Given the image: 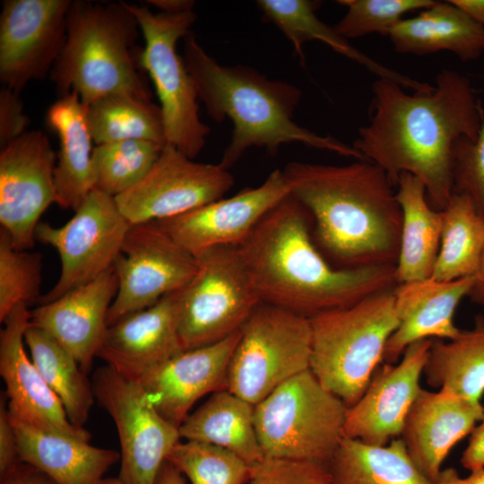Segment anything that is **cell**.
Listing matches in <instances>:
<instances>
[{"label": "cell", "mask_w": 484, "mask_h": 484, "mask_svg": "<svg viewBox=\"0 0 484 484\" xmlns=\"http://www.w3.org/2000/svg\"><path fill=\"white\" fill-rule=\"evenodd\" d=\"M474 283V277H464L449 281L429 278L397 284L394 307L399 324L385 345V362L395 364L415 341L457 337L462 330L454 324V315L462 299L470 296Z\"/></svg>", "instance_id": "24"}, {"label": "cell", "mask_w": 484, "mask_h": 484, "mask_svg": "<svg viewBox=\"0 0 484 484\" xmlns=\"http://www.w3.org/2000/svg\"><path fill=\"white\" fill-rule=\"evenodd\" d=\"M99 484H124L119 478H103Z\"/></svg>", "instance_id": "51"}, {"label": "cell", "mask_w": 484, "mask_h": 484, "mask_svg": "<svg viewBox=\"0 0 484 484\" xmlns=\"http://www.w3.org/2000/svg\"><path fill=\"white\" fill-rule=\"evenodd\" d=\"M347 406L304 371L255 405L254 421L264 457L327 467L344 437Z\"/></svg>", "instance_id": "7"}, {"label": "cell", "mask_w": 484, "mask_h": 484, "mask_svg": "<svg viewBox=\"0 0 484 484\" xmlns=\"http://www.w3.org/2000/svg\"><path fill=\"white\" fill-rule=\"evenodd\" d=\"M372 94L368 123L352 146L394 186L402 173L419 178L430 206L443 211L454 194V145L462 137L474 139L484 119L470 80L443 69L432 91L409 94L378 78Z\"/></svg>", "instance_id": "1"}, {"label": "cell", "mask_w": 484, "mask_h": 484, "mask_svg": "<svg viewBox=\"0 0 484 484\" xmlns=\"http://www.w3.org/2000/svg\"><path fill=\"white\" fill-rule=\"evenodd\" d=\"M95 400L113 419L120 443L124 484H155L179 429L154 408L139 382L105 365L92 375Z\"/></svg>", "instance_id": "11"}, {"label": "cell", "mask_w": 484, "mask_h": 484, "mask_svg": "<svg viewBox=\"0 0 484 484\" xmlns=\"http://www.w3.org/2000/svg\"><path fill=\"white\" fill-rule=\"evenodd\" d=\"M454 194H466L484 215V119L474 139L454 145Z\"/></svg>", "instance_id": "40"}, {"label": "cell", "mask_w": 484, "mask_h": 484, "mask_svg": "<svg viewBox=\"0 0 484 484\" xmlns=\"http://www.w3.org/2000/svg\"><path fill=\"white\" fill-rule=\"evenodd\" d=\"M477 23L484 26V0H449Z\"/></svg>", "instance_id": "48"}, {"label": "cell", "mask_w": 484, "mask_h": 484, "mask_svg": "<svg viewBox=\"0 0 484 484\" xmlns=\"http://www.w3.org/2000/svg\"><path fill=\"white\" fill-rule=\"evenodd\" d=\"M167 461L192 484H246L250 475V465L234 453L197 441H179Z\"/></svg>", "instance_id": "37"}, {"label": "cell", "mask_w": 484, "mask_h": 484, "mask_svg": "<svg viewBox=\"0 0 484 484\" xmlns=\"http://www.w3.org/2000/svg\"><path fill=\"white\" fill-rule=\"evenodd\" d=\"M233 184L232 174L219 164L196 162L166 145L146 176L115 200L134 226L175 217L223 198Z\"/></svg>", "instance_id": "14"}, {"label": "cell", "mask_w": 484, "mask_h": 484, "mask_svg": "<svg viewBox=\"0 0 484 484\" xmlns=\"http://www.w3.org/2000/svg\"><path fill=\"white\" fill-rule=\"evenodd\" d=\"M183 60L210 117L217 122L228 118L233 125L219 163L221 168L229 170L252 147L275 154L282 144L291 143L366 160L353 146L293 120L301 99L295 85L269 79L248 66L219 64L192 33L185 38Z\"/></svg>", "instance_id": "4"}, {"label": "cell", "mask_w": 484, "mask_h": 484, "mask_svg": "<svg viewBox=\"0 0 484 484\" xmlns=\"http://www.w3.org/2000/svg\"><path fill=\"white\" fill-rule=\"evenodd\" d=\"M30 318L29 307L19 304L0 331V375L6 386L8 412L44 429L91 441L89 431L69 421L61 401L25 352Z\"/></svg>", "instance_id": "19"}, {"label": "cell", "mask_w": 484, "mask_h": 484, "mask_svg": "<svg viewBox=\"0 0 484 484\" xmlns=\"http://www.w3.org/2000/svg\"><path fill=\"white\" fill-rule=\"evenodd\" d=\"M29 123L19 92L3 86L0 90L1 148L26 133Z\"/></svg>", "instance_id": "42"}, {"label": "cell", "mask_w": 484, "mask_h": 484, "mask_svg": "<svg viewBox=\"0 0 484 484\" xmlns=\"http://www.w3.org/2000/svg\"><path fill=\"white\" fill-rule=\"evenodd\" d=\"M46 122L60 143L54 169L56 203L75 212L93 190V138L87 105L74 91L62 95L48 109Z\"/></svg>", "instance_id": "26"}, {"label": "cell", "mask_w": 484, "mask_h": 484, "mask_svg": "<svg viewBox=\"0 0 484 484\" xmlns=\"http://www.w3.org/2000/svg\"><path fill=\"white\" fill-rule=\"evenodd\" d=\"M9 418L20 460L40 469L58 484H99L107 471L120 460L116 450L96 447L90 441L44 429L10 413Z\"/></svg>", "instance_id": "25"}, {"label": "cell", "mask_w": 484, "mask_h": 484, "mask_svg": "<svg viewBox=\"0 0 484 484\" xmlns=\"http://www.w3.org/2000/svg\"><path fill=\"white\" fill-rule=\"evenodd\" d=\"M433 0H340L347 12L333 26L346 39L372 33L388 36L408 13L430 7Z\"/></svg>", "instance_id": "39"}, {"label": "cell", "mask_w": 484, "mask_h": 484, "mask_svg": "<svg viewBox=\"0 0 484 484\" xmlns=\"http://www.w3.org/2000/svg\"><path fill=\"white\" fill-rule=\"evenodd\" d=\"M117 287L113 266L97 279L30 310V324L53 336L87 375L105 338Z\"/></svg>", "instance_id": "22"}, {"label": "cell", "mask_w": 484, "mask_h": 484, "mask_svg": "<svg viewBox=\"0 0 484 484\" xmlns=\"http://www.w3.org/2000/svg\"><path fill=\"white\" fill-rule=\"evenodd\" d=\"M6 395L0 399V474L20 462L18 444L13 427L11 423Z\"/></svg>", "instance_id": "43"}, {"label": "cell", "mask_w": 484, "mask_h": 484, "mask_svg": "<svg viewBox=\"0 0 484 484\" xmlns=\"http://www.w3.org/2000/svg\"><path fill=\"white\" fill-rule=\"evenodd\" d=\"M24 341L32 362L61 401L69 421L84 428L95 400L91 380L75 358L46 331L29 324Z\"/></svg>", "instance_id": "33"}, {"label": "cell", "mask_w": 484, "mask_h": 484, "mask_svg": "<svg viewBox=\"0 0 484 484\" xmlns=\"http://www.w3.org/2000/svg\"><path fill=\"white\" fill-rule=\"evenodd\" d=\"M282 171L337 268L396 265L402 212L380 167L367 160L344 166L292 161Z\"/></svg>", "instance_id": "3"}, {"label": "cell", "mask_w": 484, "mask_h": 484, "mask_svg": "<svg viewBox=\"0 0 484 484\" xmlns=\"http://www.w3.org/2000/svg\"><path fill=\"white\" fill-rule=\"evenodd\" d=\"M433 484H484V468L471 471V474L462 478L458 471L448 467L441 470Z\"/></svg>", "instance_id": "46"}, {"label": "cell", "mask_w": 484, "mask_h": 484, "mask_svg": "<svg viewBox=\"0 0 484 484\" xmlns=\"http://www.w3.org/2000/svg\"><path fill=\"white\" fill-rule=\"evenodd\" d=\"M388 37L401 54L423 56L445 50L468 62L484 53V26L450 1H436L418 15L402 19Z\"/></svg>", "instance_id": "27"}, {"label": "cell", "mask_w": 484, "mask_h": 484, "mask_svg": "<svg viewBox=\"0 0 484 484\" xmlns=\"http://www.w3.org/2000/svg\"><path fill=\"white\" fill-rule=\"evenodd\" d=\"M395 287L309 318L310 371L347 408L365 393L399 324Z\"/></svg>", "instance_id": "6"}, {"label": "cell", "mask_w": 484, "mask_h": 484, "mask_svg": "<svg viewBox=\"0 0 484 484\" xmlns=\"http://www.w3.org/2000/svg\"><path fill=\"white\" fill-rule=\"evenodd\" d=\"M123 3L144 38L139 61L160 99L167 145L194 160L203 149L210 128L200 119L197 92L177 44L190 33L197 16L194 11L153 13L144 6Z\"/></svg>", "instance_id": "8"}, {"label": "cell", "mask_w": 484, "mask_h": 484, "mask_svg": "<svg viewBox=\"0 0 484 484\" xmlns=\"http://www.w3.org/2000/svg\"><path fill=\"white\" fill-rule=\"evenodd\" d=\"M290 194L281 169L256 187H247L180 215L152 221L194 255L219 246H238L263 217Z\"/></svg>", "instance_id": "17"}, {"label": "cell", "mask_w": 484, "mask_h": 484, "mask_svg": "<svg viewBox=\"0 0 484 484\" xmlns=\"http://www.w3.org/2000/svg\"><path fill=\"white\" fill-rule=\"evenodd\" d=\"M433 340L409 345L398 364L378 367L361 398L347 408L344 437L385 445L401 436L407 414L418 397Z\"/></svg>", "instance_id": "18"}, {"label": "cell", "mask_w": 484, "mask_h": 484, "mask_svg": "<svg viewBox=\"0 0 484 484\" xmlns=\"http://www.w3.org/2000/svg\"><path fill=\"white\" fill-rule=\"evenodd\" d=\"M70 0H6L0 15V81L20 92L50 73L66 40Z\"/></svg>", "instance_id": "16"}, {"label": "cell", "mask_w": 484, "mask_h": 484, "mask_svg": "<svg viewBox=\"0 0 484 484\" xmlns=\"http://www.w3.org/2000/svg\"><path fill=\"white\" fill-rule=\"evenodd\" d=\"M396 186L402 212L397 284L429 279L440 248L442 213L430 206L425 186L413 175L402 173Z\"/></svg>", "instance_id": "28"}, {"label": "cell", "mask_w": 484, "mask_h": 484, "mask_svg": "<svg viewBox=\"0 0 484 484\" xmlns=\"http://www.w3.org/2000/svg\"><path fill=\"white\" fill-rule=\"evenodd\" d=\"M131 227L115 197L95 189L65 225L54 227L39 222L36 239L53 246L61 262L60 276L55 286L40 297L39 305L60 298L112 268Z\"/></svg>", "instance_id": "12"}, {"label": "cell", "mask_w": 484, "mask_h": 484, "mask_svg": "<svg viewBox=\"0 0 484 484\" xmlns=\"http://www.w3.org/2000/svg\"><path fill=\"white\" fill-rule=\"evenodd\" d=\"M246 484H331V474L322 464L264 457L250 465Z\"/></svg>", "instance_id": "41"}, {"label": "cell", "mask_w": 484, "mask_h": 484, "mask_svg": "<svg viewBox=\"0 0 484 484\" xmlns=\"http://www.w3.org/2000/svg\"><path fill=\"white\" fill-rule=\"evenodd\" d=\"M0 484H58L46 472L25 462H18L0 474Z\"/></svg>", "instance_id": "44"}, {"label": "cell", "mask_w": 484, "mask_h": 484, "mask_svg": "<svg viewBox=\"0 0 484 484\" xmlns=\"http://www.w3.org/2000/svg\"><path fill=\"white\" fill-rule=\"evenodd\" d=\"M254 411L255 405L235 393L215 392L181 424L180 437L227 449L253 465L264 457Z\"/></svg>", "instance_id": "30"}, {"label": "cell", "mask_w": 484, "mask_h": 484, "mask_svg": "<svg viewBox=\"0 0 484 484\" xmlns=\"http://www.w3.org/2000/svg\"><path fill=\"white\" fill-rule=\"evenodd\" d=\"M480 424L471 432L468 445L464 449L461 463L470 471L484 468V404Z\"/></svg>", "instance_id": "45"}, {"label": "cell", "mask_w": 484, "mask_h": 484, "mask_svg": "<svg viewBox=\"0 0 484 484\" xmlns=\"http://www.w3.org/2000/svg\"><path fill=\"white\" fill-rule=\"evenodd\" d=\"M308 318L260 303L240 329L227 390L253 405L293 376L310 369Z\"/></svg>", "instance_id": "9"}, {"label": "cell", "mask_w": 484, "mask_h": 484, "mask_svg": "<svg viewBox=\"0 0 484 484\" xmlns=\"http://www.w3.org/2000/svg\"><path fill=\"white\" fill-rule=\"evenodd\" d=\"M483 406L454 393L421 389L404 421L401 438L419 471L434 481L451 449L471 434Z\"/></svg>", "instance_id": "23"}, {"label": "cell", "mask_w": 484, "mask_h": 484, "mask_svg": "<svg viewBox=\"0 0 484 484\" xmlns=\"http://www.w3.org/2000/svg\"><path fill=\"white\" fill-rule=\"evenodd\" d=\"M240 331L201 348L184 350L137 382L157 411L179 428L204 395L227 390L228 368Z\"/></svg>", "instance_id": "20"}, {"label": "cell", "mask_w": 484, "mask_h": 484, "mask_svg": "<svg viewBox=\"0 0 484 484\" xmlns=\"http://www.w3.org/2000/svg\"><path fill=\"white\" fill-rule=\"evenodd\" d=\"M197 266L195 255L152 222L132 226L114 264L118 287L108 326L183 290Z\"/></svg>", "instance_id": "13"}, {"label": "cell", "mask_w": 484, "mask_h": 484, "mask_svg": "<svg viewBox=\"0 0 484 484\" xmlns=\"http://www.w3.org/2000/svg\"><path fill=\"white\" fill-rule=\"evenodd\" d=\"M423 374L427 384L462 398L480 402L484 393V318L454 339L433 340Z\"/></svg>", "instance_id": "32"}, {"label": "cell", "mask_w": 484, "mask_h": 484, "mask_svg": "<svg viewBox=\"0 0 484 484\" xmlns=\"http://www.w3.org/2000/svg\"><path fill=\"white\" fill-rule=\"evenodd\" d=\"M65 47L50 77L59 94L76 92L90 105L110 94L151 99L132 51L138 22L122 1H72Z\"/></svg>", "instance_id": "5"}, {"label": "cell", "mask_w": 484, "mask_h": 484, "mask_svg": "<svg viewBox=\"0 0 484 484\" xmlns=\"http://www.w3.org/2000/svg\"><path fill=\"white\" fill-rule=\"evenodd\" d=\"M155 484H186V481L181 471L166 460L158 473Z\"/></svg>", "instance_id": "49"}, {"label": "cell", "mask_w": 484, "mask_h": 484, "mask_svg": "<svg viewBox=\"0 0 484 484\" xmlns=\"http://www.w3.org/2000/svg\"><path fill=\"white\" fill-rule=\"evenodd\" d=\"M441 213L440 248L431 278L449 281L474 277L484 250V215L462 194H454Z\"/></svg>", "instance_id": "34"}, {"label": "cell", "mask_w": 484, "mask_h": 484, "mask_svg": "<svg viewBox=\"0 0 484 484\" xmlns=\"http://www.w3.org/2000/svg\"><path fill=\"white\" fill-rule=\"evenodd\" d=\"M165 146L144 140L96 145L92 151L93 189L113 197L123 194L146 176Z\"/></svg>", "instance_id": "36"}, {"label": "cell", "mask_w": 484, "mask_h": 484, "mask_svg": "<svg viewBox=\"0 0 484 484\" xmlns=\"http://www.w3.org/2000/svg\"><path fill=\"white\" fill-rule=\"evenodd\" d=\"M474 278L475 283L470 296H471L476 302L484 305V250L479 270Z\"/></svg>", "instance_id": "50"}, {"label": "cell", "mask_w": 484, "mask_h": 484, "mask_svg": "<svg viewBox=\"0 0 484 484\" xmlns=\"http://www.w3.org/2000/svg\"><path fill=\"white\" fill-rule=\"evenodd\" d=\"M327 469L331 484H433L416 467L401 437L385 445L343 437Z\"/></svg>", "instance_id": "31"}, {"label": "cell", "mask_w": 484, "mask_h": 484, "mask_svg": "<svg viewBox=\"0 0 484 484\" xmlns=\"http://www.w3.org/2000/svg\"><path fill=\"white\" fill-rule=\"evenodd\" d=\"M56 155L48 136L27 131L1 148L0 223L16 249L33 247L39 219L56 202Z\"/></svg>", "instance_id": "15"}, {"label": "cell", "mask_w": 484, "mask_h": 484, "mask_svg": "<svg viewBox=\"0 0 484 484\" xmlns=\"http://www.w3.org/2000/svg\"><path fill=\"white\" fill-rule=\"evenodd\" d=\"M182 290L108 327L97 357L134 380L184 351L179 337Z\"/></svg>", "instance_id": "21"}, {"label": "cell", "mask_w": 484, "mask_h": 484, "mask_svg": "<svg viewBox=\"0 0 484 484\" xmlns=\"http://www.w3.org/2000/svg\"><path fill=\"white\" fill-rule=\"evenodd\" d=\"M147 3L155 6L160 13L178 14L193 11L194 1L192 0H148Z\"/></svg>", "instance_id": "47"}, {"label": "cell", "mask_w": 484, "mask_h": 484, "mask_svg": "<svg viewBox=\"0 0 484 484\" xmlns=\"http://www.w3.org/2000/svg\"><path fill=\"white\" fill-rule=\"evenodd\" d=\"M194 255L197 271L181 294L184 350L219 342L240 331L261 303L238 246H214Z\"/></svg>", "instance_id": "10"}, {"label": "cell", "mask_w": 484, "mask_h": 484, "mask_svg": "<svg viewBox=\"0 0 484 484\" xmlns=\"http://www.w3.org/2000/svg\"><path fill=\"white\" fill-rule=\"evenodd\" d=\"M42 256L16 249L8 232L0 228V322L19 304L40 298Z\"/></svg>", "instance_id": "38"}, {"label": "cell", "mask_w": 484, "mask_h": 484, "mask_svg": "<svg viewBox=\"0 0 484 484\" xmlns=\"http://www.w3.org/2000/svg\"><path fill=\"white\" fill-rule=\"evenodd\" d=\"M257 6L264 19L274 24L292 43L301 63H305L302 47L306 42L318 40L335 52L366 67L378 78L390 79L404 89L429 91L433 85L414 80L393 71L353 48L348 39L337 33L334 27L322 22L316 16L321 5L319 1L310 0H258Z\"/></svg>", "instance_id": "29"}, {"label": "cell", "mask_w": 484, "mask_h": 484, "mask_svg": "<svg viewBox=\"0 0 484 484\" xmlns=\"http://www.w3.org/2000/svg\"><path fill=\"white\" fill-rule=\"evenodd\" d=\"M308 215L290 194L238 246L261 303L309 319L397 285L395 266H332L311 239Z\"/></svg>", "instance_id": "2"}, {"label": "cell", "mask_w": 484, "mask_h": 484, "mask_svg": "<svg viewBox=\"0 0 484 484\" xmlns=\"http://www.w3.org/2000/svg\"><path fill=\"white\" fill-rule=\"evenodd\" d=\"M87 117L96 145L144 140L167 145L160 105L127 94H110L87 105Z\"/></svg>", "instance_id": "35"}]
</instances>
